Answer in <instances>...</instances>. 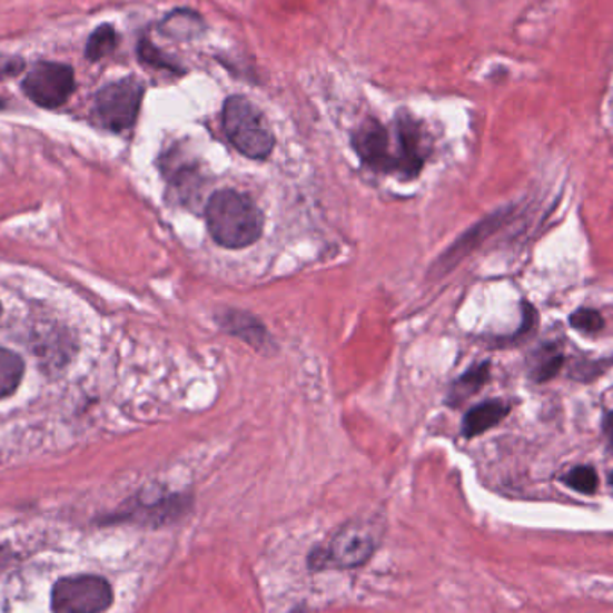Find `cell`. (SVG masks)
<instances>
[{"mask_svg": "<svg viewBox=\"0 0 613 613\" xmlns=\"http://www.w3.org/2000/svg\"><path fill=\"white\" fill-rule=\"evenodd\" d=\"M207 225L217 245L248 248L263 236L264 217L254 199L237 190H217L207 204Z\"/></svg>", "mask_w": 613, "mask_h": 613, "instance_id": "cell-1", "label": "cell"}, {"mask_svg": "<svg viewBox=\"0 0 613 613\" xmlns=\"http://www.w3.org/2000/svg\"><path fill=\"white\" fill-rule=\"evenodd\" d=\"M223 128L237 151L251 160H266L275 148V137L263 111L245 96H231L223 107Z\"/></svg>", "mask_w": 613, "mask_h": 613, "instance_id": "cell-2", "label": "cell"}, {"mask_svg": "<svg viewBox=\"0 0 613 613\" xmlns=\"http://www.w3.org/2000/svg\"><path fill=\"white\" fill-rule=\"evenodd\" d=\"M378 542H380V527L377 522H350L328 542L327 547H319L310 554V567H359L372 558Z\"/></svg>", "mask_w": 613, "mask_h": 613, "instance_id": "cell-3", "label": "cell"}, {"mask_svg": "<svg viewBox=\"0 0 613 613\" xmlns=\"http://www.w3.org/2000/svg\"><path fill=\"white\" fill-rule=\"evenodd\" d=\"M144 85L137 78H125L102 87L93 99L97 122L110 131H125L135 125L142 107Z\"/></svg>", "mask_w": 613, "mask_h": 613, "instance_id": "cell-4", "label": "cell"}, {"mask_svg": "<svg viewBox=\"0 0 613 613\" xmlns=\"http://www.w3.org/2000/svg\"><path fill=\"white\" fill-rule=\"evenodd\" d=\"M113 592L99 576L65 577L52 589L55 613H102L110 609Z\"/></svg>", "mask_w": 613, "mask_h": 613, "instance_id": "cell-5", "label": "cell"}, {"mask_svg": "<svg viewBox=\"0 0 613 613\" xmlns=\"http://www.w3.org/2000/svg\"><path fill=\"white\" fill-rule=\"evenodd\" d=\"M75 70L55 61L34 65L22 81L23 93L42 108H60L75 92Z\"/></svg>", "mask_w": 613, "mask_h": 613, "instance_id": "cell-6", "label": "cell"}, {"mask_svg": "<svg viewBox=\"0 0 613 613\" xmlns=\"http://www.w3.org/2000/svg\"><path fill=\"white\" fill-rule=\"evenodd\" d=\"M395 172L404 178H416L429 155V144L424 128L409 113L401 111L395 122Z\"/></svg>", "mask_w": 613, "mask_h": 613, "instance_id": "cell-7", "label": "cell"}, {"mask_svg": "<svg viewBox=\"0 0 613 613\" xmlns=\"http://www.w3.org/2000/svg\"><path fill=\"white\" fill-rule=\"evenodd\" d=\"M352 146L366 166L378 172H395L389 131L378 120L366 119L352 135Z\"/></svg>", "mask_w": 613, "mask_h": 613, "instance_id": "cell-8", "label": "cell"}, {"mask_svg": "<svg viewBox=\"0 0 613 613\" xmlns=\"http://www.w3.org/2000/svg\"><path fill=\"white\" fill-rule=\"evenodd\" d=\"M510 409H512L510 404L503 401L483 402L466 413L465 419H463V436L474 438V436L486 433L495 425L501 424L510 415Z\"/></svg>", "mask_w": 613, "mask_h": 613, "instance_id": "cell-9", "label": "cell"}, {"mask_svg": "<svg viewBox=\"0 0 613 613\" xmlns=\"http://www.w3.org/2000/svg\"><path fill=\"white\" fill-rule=\"evenodd\" d=\"M219 323L225 327L226 333L240 337L243 342L254 346L257 350H266L268 348V333H266V328L254 316L239 313V310H230V313L223 314L221 322Z\"/></svg>", "mask_w": 613, "mask_h": 613, "instance_id": "cell-10", "label": "cell"}, {"mask_svg": "<svg viewBox=\"0 0 613 613\" xmlns=\"http://www.w3.org/2000/svg\"><path fill=\"white\" fill-rule=\"evenodd\" d=\"M205 31V23L196 11L178 10L167 14L161 22V32L176 40H194L201 37Z\"/></svg>", "mask_w": 613, "mask_h": 613, "instance_id": "cell-11", "label": "cell"}, {"mask_svg": "<svg viewBox=\"0 0 613 613\" xmlns=\"http://www.w3.org/2000/svg\"><path fill=\"white\" fill-rule=\"evenodd\" d=\"M490 377V365L488 363H483V365L474 366V368L468 369L466 374H463L462 377L457 378L454 386L451 389V402L452 406H457L462 404L466 398L472 397L474 393L479 392L481 387L484 384L488 383Z\"/></svg>", "mask_w": 613, "mask_h": 613, "instance_id": "cell-12", "label": "cell"}, {"mask_svg": "<svg viewBox=\"0 0 613 613\" xmlns=\"http://www.w3.org/2000/svg\"><path fill=\"white\" fill-rule=\"evenodd\" d=\"M23 375V363L19 355L0 348V398L8 397L19 387Z\"/></svg>", "mask_w": 613, "mask_h": 613, "instance_id": "cell-13", "label": "cell"}, {"mask_svg": "<svg viewBox=\"0 0 613 613\" xmlns=\"http://www.w3.org/2000/svg\"><path fill=\"white\" fill-rule=\"evenodd\" d=\"M117 47V32L113 26L110 23H102L96 31L90 34L87 42V49H85V55H87L88 60L99 61L105 58V56L110 55L113 49Z\"/></svg>", "mask_w": 613, "mask_h": 613, "instance_id": "cell-14", "label": "cell"}, {"mask_svg": "<svg viewBox=\"0 0 613 613\" xmlns=\"http://www.w3.org/2000/svg\"><path fill=\"white\" fill-rule=\"evenodd\" d=\"M563 483L580 494L591 495L597 490V474L592 466H576L563 477Z\"/></svg>", "mask_w": 613, "mask_h": 613, "instance_id": "cell-15", "label": "cell"}, {"mask_svg": "<svg viewBox=\"0 0 613 613\" xmlns=\"http://www.w3.org/2000/svg\"><path fill=\"white\" fill-rule=\"evenodd\" d=\"M139 55L140 60L146 65H151V67H157V69L171 70L175 75H184L185 70L181 69L180 65H176L175 61L169 60L160 49L152 46L151 40H140L139 43Z\"/></svg>", "mask_w": 613, "mask_h": 613, "instance_id": "cell-16", "label": "cell"}, {"mask_svg": "<svg viewBox=\"0 0 613 613\" xmlns=\"http://www.w3.org/2000/svg\"><path fill=\"white\" fill-rule=\"evenodd\" d=\"M568 323H571L572 328L586 334L597 333L604 325L603 316L594 309H577L568 318Z\"/></svg>", "mask_w": 613, "mask_h": 613, "instance_id": "cell-17", "label": "cell"}, {"mask_svg": "<svg viewBox=\"0 0 613 613\" xmlns=\"http://www.w3.org/2000/svg\"><path fill=\"white\" fill-rule=\"evenodd\" d=\"M563 363H565V359H563L562 354L545 357V359L540 360L538 366L533 372V378H535L536 383H547L554 375H558Z\"/></svg>", "mask_w": 613, "mask_h": 613, "instance_id": "cell-18", "label": "cell"}, {"mask_svg": "<svg viewBox=\"0 0 613 613\" xmlns=\"http://www.w3.org/2000/svg\"><path fill=\"white\" fill-rule=\"evenodd\" d=\"M603 433L609 439L610 445L613 447V411L612 413H606L603 418Z\"/></svg>", "mask_w": 613, "mask_h": 613, "instance_id": "cell-19", "label": "cell"}, {"mask_svg": "<svg viewBox=\"0 0 613 613\" xmlns=\"http://www.w3.org/2000/svg\"><path fill=\"white\" fill-rule=\"evenodd\" d=\"M11 562V553L8 548L0 547V572L4 571Z\"/></svg>", "mask_w": 613, "mask_h": 613, "instance_id": "cell-20", "label": "cell"}, {"mask_svg": "<svg viewBox=\"0 0 613 613\" xmlns=\"http://www.w3.org/2000/svg\"><path fill=\"white\" fill-rule=\"evenodd\" d=\"M610 484H612V486H613V472H612V474H610Z\"/></svg>", "mask_w": 613, "mask_h": 613, "instance_id": "cell-21", "label": "cell"}, {"mask_svg": "<svg viewBox=\"0 0 613 613\" xmlns=\"http://www.w3.org/2000/svg\"><path fill=\"white\" fill-rule=\"evenodd\" d=\"M4 107V102H2V99H0V108Z\"/></svg>", "mask_w": 613, "mask_h": 613, "instance_id": "cell-22", "label": "cell"}]
</instances>
